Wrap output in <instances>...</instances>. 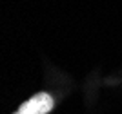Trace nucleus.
Instances as JSON below:
<instances>
[{
  "label": "nucleus",
  "instance_id": "f257e3e1",
  "mask_svg": "<svg viewBox=\"0 0 122 114\" xmlns=\"http://www.w3.org/2000/svg\"><path fill=\"white\" fill-rule=\"evenodd\" d=\"M53 98L46 92H38L35 94L31 100H27L25 103L20 105V109L16 110L15 114H47L51 109H53Z\"/></svg>",
  "mask_w": 122,
  "mask_h": 114
}]
</instances>
